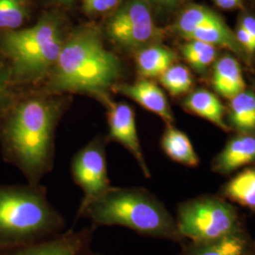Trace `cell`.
<instances>
[{
    "mask_svg": "<svg viewBox=\"0 0 255 255\" xmlns=\"http://www.w3.org/2000/svg\"><path fill=\"white\" fill-rule=\"evenodd\" d=\"M122 66L92 27L77 30L64 42L49 72L46 91L50 94L82 93L109 103L110 91L119 83Z\"/></svg>",
    "mask_w": 255,
    "mask_h": 255,
    "instance_id": "1",
    "label": "cell"
},
{
    "mask_svg": "<svg viewBox=\"0 0 255 255\" xmlns=\"http://www.w3.org/2000/svg\"><path fill=\"white\" fill-rule=\"evenodd\" d=\"M63 104L49 97L21 101L1 128L5 153L24 172L31 184L52 167L55 131Z\"/></svg>",
    "mask_w": 255,
    "mask_h": 255,
    "instance_id": "2",
    "label": "cell"
},
{
    "mask_svg": "<svg viewBox=\"0 0 255 255\" xmlns=\"http://www.w3.org/2000/svg\"><path fill=\"white\" fill-rule=\"evenodd\" d=\"M80 216L99 226H122L151 237L175 238L177 223L164 205L148 192L112 187L91 202Z\"/></svg>",
    "mask_w": 255,
    "mask_h": 255,
    "instance_id": "3",
    "label": "cell"
},
{
    "mask_svg": "<svg viewBox=\"0 0 255 255\" xmlns=\"http://www.w3.org/2000/svg\"><path fill=\"white\" fill-rule=\"evenodd\" d=\"M64 42L62 20L51 12L32 27L2 33L0 48L10 63V78L24 83L42 80L56 64Z\"/></svg>",
    "mask_w": 255,
    "mask_h": 255,
    "instance_id": "4",
    "label": "cell"
},
{
    "mask_svg": "<svg viewBox=\"0 0 255 255\" xmlns=\"http://www.w3.org/2000/svg\"><path fill=\"white\" fill-rule=\"evenodd\" d=\"M63 226L42 187L0 188V243H35L55 237Z\"/></svg>",
    "mask_w": 255,
    "mask_h": 255,
    "instance_id": "5",
    "label": "cell"
},
{
    "mask_svg": "<svg viewBox=\"0 0 255 255\" xmlns=\"http://www.w3.org/2000/svg\"><path fill=\"white\" fill-rule=\"evenodd\" d=\"M176 223L180 236L195 243L217 240L238 231L235 209L217 199H200L182 204Z\"/></svg>",
    "mask_w": 255,
    "mask_h": 255,
    "instance_id": "6",
    "label": "cell"
},
{
    "mask_svg": "<svg viewBox=\"0 0 255 255\" xmlns=\"http://www.w3.org/2000/svg\"><path fill=\"white\" fill-rule=\"evenodd\" d=\"M106 30L117 46L128 50H140L159 35L148 0L122 2L108 20Z\"/></svg>",
    "mask_w": 255,
    "mask_h": 255,
    "instance_id": "7",
    "label": "cell"
},
{
    "mask_svg": "<svg viewBox=\"0 0 255 255\" xmlns=\"http://www.w3.org/2000/svg\"><path fill=\"white\" fill-rule=\"evenodd\" d=\"M107 143L106 136L95 137L72 159V178L83 191L79 216L91 202L101 198L113 187L107 173Z\"/></svg>",
    "mask_w": 255,
    "mask_h": 255,
    "instance_id": "8",
    "label": "cell"
},
{
    "mask_svg": "<svg viewBox=\"0 0 255 255\" xmlns=\"http://www.w3.org/2000/svg\"><path fill=\"white\" fill-rule=\"evenodd\" d=\"M107 107L109 127V134L106 136L107 141L117 142L124 146L134 157L144 175L149 178L150 171L138 136L134 111L125 102L110 101Z\"/></svg>",
    "mask_w": 255,
    "mask_h": 255,
    "instance_id": "9",
    "label": "cell"
},
{
    "mask_svg": "<svg viewBox=\"0 0 255 255\" xmlns=\"http://www.w3.org/2000/svg\"><path fill=\"white\" fill-rule=\"evenodd\" d=\"M92 230L68 231L46 240L22 245L0 255H95L91 250Z\"/></svg>",
    "mask_w": 255,
    "mask_h": 255,
    "instance_id": "10",
    "label": "cell"
},
{
    "mask_svg": "<svg viewBox=\"0 0 255 255\" xmlns=\"http://www.w3.org/2000/svg\"><path fill=\"white\" fill-rule=\"evenodd\" d=\"M113 91L126 96L143 108L159 116L167 125H172L174 118L164 91L148 79H140L133 83H119Z\"/></svg>",
    "mask_w": 255,
    "mask_h": 255,
    "instance_id": "11",
    "label": "cell"
},
{
    "mask_svg": "<svg viewBox=\"0 0 255 255\" xmlns=\"http://www.w3.org/2000/svg\"><path fill=\"white\" fill-rule=\"evenodd\" d=\"M255 161V136L242 134L232 139L215 161V168L230 173Z\"/></svg>",
    "mask_w": 255,
    "mask_h": 255,
    "instance_id": "12",
    "label": "cell"
},
{
    "mask_svg": "<svg viewBox=\"0 0 255 255\" xmlns=\"http://www.w3.org/2000/svg\"><path fill=\"white\" fill-rule=\"evenodd\" d=\"M213 86L220 96L232 100L246 90L239 63L232 56H223L216 63L213 72Z\"/></svg>",
    "mask_w": 255,
    "mask_h": 255,
    "instance_id": "13",
    "label": "cell"
},
{
    "mask_svg": "<svg viewBox=\"0 0 255 255\" xmlns=\"http://www.w3.org/2000/svg\"><path fill=\"white\" fill-rule=\"evenodd\" d=\"M176 58L175 52L164 46L143 47L136 54L137 71L142 79L159 78L173 65Z\"/></svg>",
    "mask_w": 255,
    "mask_h": 255,
    "instance_id": "14",
    "label": "cell"
},
{
    "mask_svg": "<svg viewBox=\"0 0 255 255\" xmlns=\"http://www.w3.org/2000/svg\"><path fill=\"white\" fill-rule=\"evenodd\" d=\"M183 106L189 112L207 119L223 130H228V126L224 121V106L212 92L205 89L193 92L183 101Z\"/></svg>",
    "mask_w": 255,
    "mask_h": 255,
    "instance_id": "15",
    "label": "cell"
},
{
    "mask_svg": "<svg viewBox=\"0 0 255 255\" xmlns=\"http://www.w3.org/2000/svg\"><path fill=\"white\" fill-rule=\"evenodd\" d=\"M161 146L171 160L179 164L196 167L200 164V158L194 149L189 137L172 125H167L161 140Z\"/></svg>",
    "mask_w": 255,
    "mask_h": 255,
    "instance_id": "16",
    "label": "cell"
},
{
    "mask_svg": "<svg viewBox=\"0 0 255 255\" xmlns=\"http://www.w3.org/2000/svg\"><path fill=\"white\" fill-rule=\"evenodd\" d=\"M225 22L217 12L204 6L192 4L182 10L174 24V31L182 37L195 29L209 26H222Z\"/></svg>",
    "mask_w": 255,
    "mask_h": 255,
    "instance_id": "17",
    "label": "cell"
},
{
    "mask_svg": "<svg viewBox=\"0 0 255 255\" xmlns=\"http://www.w3.org/2000/svg\"><path fill=\"white\" fill-rule=\"evenodd\" d=\"M230 120L242 134L255 131V94L245 91L238 94L230 102Z\"/></svg>",
    "mask_w": 255,
    "mask_h": 255,
    "instance_id": "18",
    "label": "cell"
},
{
    "mask_svg": "<svg viewBox=\"0 0 255 255\" xmlns=\"http://www.w3.org/2000/svg\"><path fill=\"white\" fill-rule=\"evenodd\" d=\"M248 242L239 231L217 240L196 243L184 255H247Z\"/></svg>",
    "mask_w": 255,
    "mask_h": 255,
    "instance_id": "19",
    "label": "cell"
},
{
    "mask_svg": "<svg viewBox=\"0 0 255 255\" xmlns=\"http://www.w3.org/2000/svg\"><path fill=\"white\" fill-rule=\"evenodd\" d=\"M224 194L232 201L255 210V168H248L227 183Z\"/></svg>",
    "mask_w": 255,
    "mask_h": 255,
    "instance_id": "20",
    "label": "cell"
},
{
    "mask_svg": "<svg viewBox=\"0 0 255 255\" xmlns=\"http://www.w3.org/2000/svg\"><path fill=\"white\" fill-rule=\"evenodd\" d=\"M189 41L196 40L210 45L226 46L237 53H241L242 47L237 42L236 35L230 30L226 24L222 26H209L193 30L183 37Z\"/></svg>",
    "mask_w": 255,
    "mask_h": 255,
    "instance_id": "21",
    "label": "cell"
},
{
    "mask_svg": "<svg viewBox=\"0 0 255 255\" xmlns=\"http://www.w3.org/2000/svg\"><path fill=\"white\" fill-rule=\"evenodd\" d=\"M182 52L187 63L199 73L205 72L217 57L215 46L196 40H191L182 46Z\"/></svg>",
    "mask_w": 255,
    "mask_h": 255,
    "instance_id": "22",
    "label": "cell"
},
{
    "mask_svg": "<svg viewBox=\"0 0 255 255\" xmlns=\"http://www.w3.org/2000/svg\"><path fill=\"white\" fill-rule=\"evenodd\" d=\"M159 79L161 84L173 97L186 94L193 85L190 71L182 64L171 65Z\"/></svg>",
    "mask_w": 255,
    "mask_h": 255,
    "instance_id": "23",
    "label": "cell"
},
{
    "mask_svg": "<svg viewBox=\"0 0 255 255\" xmlns=\"http://www.w3.org/2000/svg\"><path fill=\"white\" fill-rule=\"evenodd\" d=\"M28 14L27 0H0V28L14 30Z\"/></svg>",
    "mask_w": 255,
    "mask_h": 255,
    "instance_id": "24",
    "label": "cell"
},
{
    "mask_svg": "<svg viewBox=\"0 0 255 255\" xmlns=\"http://www.w3.org/2000/svg\"><path fill=\"white\" fill-rule=\"evenodd\" d=\"M82 3L86 13L101 14L116 10L122 0H82Z\"/></svg>",
    "mask_w": 255,
    "mask_h": 255,
    "instance_id": "25",
    "label": "cell"
},
{
    "mask_svg": "<svg viewBox=\"0 0 255 255\" xmlns=\"http://www.w3.org/2000/svg\"><path fill=\"white\" fill-rule=\"evenodd\" d=\"M10 76L8 70L0 63V108L5 104L8 99V87Z\"/></svg>",
    "mask_w": 255,
    "mask_h": 255,
    "instance_id": "26",
    "label": "cell"
},
{
    "mask_svg": "<svg viewBox=\"0 0 255 255\" xmlns=\"http://www.w3.org/2000/svg\"><path fill=\"white\" fill-rule=\"evenodd\" d=\"M236 38H237V42L239 43L241 47L245 48L247 51H249L251 53L255 52V43H254L252 37L250 36V34L247 32L243 27H239L237 28Z\"/></svg>",
    "mask_w": 255,
    "mask_h": 255,
    "instance_id": "27",
    "label": "cell"
},
{
    "mask_svg": "<svg viewBox=\"0 0 255 255\" xmlns=\"http://www.w3.org/2000/svg\"><path fill=\"white\" fill-rule=\"evenodd\" d=\"M240 27H243L252 37L255 45V18L252 15H245L241 19Z\"/></svg>",
    "mask_w": 255,
    "mask_h": 255,
    "instance_id": "28",
    "label": "cell"
},
{
    "mask_svg": "<svg viewBox=\"0 0 255 255\" xmlns=\"http://www.w3.org/2000/svg\"><path fill=\"white\" fill-rule=\"evenodd\" d=\"M215 2L220 8L225 9H232L240 6L241 2L237 0H215Z\"/></svg>",
    "mask_w": 255,
    "mask_h": 255,
    "instance_id": "29",
    "label": "cell"
},
{
    "mask_svg": "<svg viewBox=\"0 0 255 255\" xmlns=\"http://www.w3.org/2000/svg\"><path fill=\"white\" fill-rule=\"evenodd\" d=\"M183 0H156L155 2L164 9H173L177 5L182 3Z\"/></svg>",
    "mask_w": 255,
    "mask_h": 255,
    "instance_id": "30",
    "label": "cell"
},
{
    "mask_svg": "<svg viewBox=\"0 0 255 255\" xmlns=\"http://www.w3.org/2000/svg\"><path fill=\"white\" fill-rule=\"evenodd\" d=\"M54 1H57V2L62 3V4H71V3H73L75 0H54Z\"/></svg>",
    "mask_w": 255,
    "mask_h": 255,
    "instance_id": "31",
    "label": "cell"
},
{
    "mask_svg": "<svg viewBox=\"0 0 255 255\" xmlns=\"http://www.w3.org/2000/svg\"><path fill=\"white\" fill-rule=\"evenodd\" d=\"M237 1H239V2H241V0H237Z\"/></svg>",
    "mask_w": 255,
    "mask_h": 255,
    "instance_id": "32",
    "label": "cell"
},
{
    "mask_svg": "<svg viewBox=\"0 0 255 255\" xmlns=\"http://www.w3.org/2000/svg\"><path fill=\"white\" fill-rule=\"evenodd\" d=\"M154 1H156V0H154Z\"/></svg>",
    "mask_w": 255,
    "mask_h": 255,
    "instance_id": "33",
    "label": "cell"
}]
</instances>
